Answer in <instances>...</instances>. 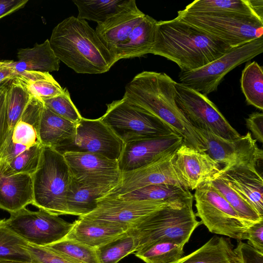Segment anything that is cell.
I'll use <instances>...</instances> for the list:
<instances>
[{
	"mask_svg": "<svg viewBox=\"0 0 263 263\" xmlns=\"http://www.w3.org/2000/svg\"><path fill=\"white\" fill-rule=\"evenodd\" d=\"M183 139L176 134L129 142L124 144L118 161L121 173L143 167L165 155L176 151Z\"/></svg>",
	"mask_w": 263,
	"mask_h": 263,
	"instance_id": "obj_17",
	"label": "cell"
},
{
	"mask_svg": "<svg viewBox=\"0 0 263 263\" xmlns=\"http://www.w3.org/2000/svg\"><path fill=\"white\" fill-rule=\"evenodd\" d=\"M26 249L34 263H77L71 259L58 254L46 247L37 246L28 243Z\"/></svg>",
	"mask_w": 263,
	"mask_h": 263,
	"instance_id": "obj_42",
	"label": "cell"
},
{
	"mask_svg": "<svg viewBox=\"0 0 263 263\" xmlns=\"http://www.w3.org/2000/svg\"><path fill=\"white\" fill-rule=\"evenodd\" d=\"M100 119L124 144L176 134L158 118L123 98L107 104Z\"/></svg>",
	"mask_w": 263,
	"mask_h": 263,
	"instance_id": "obj_6",
	"label": "cell"
},
{
	"mask_svg": "<svg viewBox=\"0 0 263 263\" xmlns=\"http://www.w3.org/2000/svg\"><path fill=\"white\" fill-rule=\"evenodd\" d=\"M44 106L42 100L31 97L14 128L11 142L23 145L28 148L41 144L39 127Z\"/></svg>",
	"mask_w": 263,
	"mask_h": 263,
	"instance_id": "obj_28",
	"label": "cell"
},
{
	"mask_svg": "<svg viewBox=\"0 0 263 263\" xmlns=\"http://www.w3.org/2000/svg\"><path fill=\"white\" fill-rule=\"evenodd\" d=\"M63 155L72 178L82 184L115 187L120 180L117 160L89 153L67 152Z\"/></svg>",
	"mask_w": 263,
	"mask_h": 263,
	"instance_id": "obj_15",
	"label": "cell"
},
{
	"mask_svg": "<svg viewBox=\"0 0 263 263\" xmlns=\"http://www.w3.org/2000/svg\"><path fill=\"white\" fill-rule=\"evenodd\" d=\"M174 163L191 190L216 177L222 168L205 152L183 144L176 152Z\"/></svg>",
	"mask_w": 263,
	"mask_h": 263,
	"instance_id": "obj_19",
	"label": "cell"
},
{
	"mask_svg": "<svg viewBox=\"0 0 263 263\" xmlns=\"http://www.w3.org/2000/svg\"><path fill=\"white\" fill-rule=\"evenodd\" d=\"M157 23L156 20L145 14L126 40L111 51L115 63L121 59L150 53L155 43Z\"/></svg>",
	"mask_w": 263,
	"mask_h": 263,
	"instance_id": "obj_23",
	"label": "cell"
},
{
	"mask_svg": "<svg viewBox=\"0 0 263 263\" xmlns=\"http://www.w3.org/2000/svg\"><path fill=\"white\" fill-rule=\"evenodd\" d=\"M0 62H1V61H0Z\"/></svg>",
	"mask_w": 263,
	"mask_h": 263,
	"instance_id": "obj_51",
	"label": "cell"
},
{
	"mask_svg": "<svg viewBox=\"0 0 263 263\" xmlns=\"http://www.w3.org/2000/svg\"><path fill=\"white\" fill-rule=\"evenodd\" d=\"M65 238L72 239L98 248L127 233L130 228L118 223L83 217L73 222Z\"/></svg>",
	"mask_w": 263,
	"mask_h": 263,
	"instance_id": "obj_21",
	"label": "cell"
},
{
	"mask_svg": "<svg viewBox=\"0 0 263 263\" xmlns=\"http://www.w3.org/2000/svg\"><path fill=\"white\" fill-rule=\"evenodd\" d=\"M71 178L63 155L43 146L37 168L32 175V205L55 215H69L67 194Z\"/></svg>",
	"mask_w": 263,
	"mask_h": 263,
	"instance_id": "obj_5",
	"label": "cell"
},
{
	"mask_svg": "<svg viewBox=\"0 0 263 263\" xmlns=\"http://www.w3.org/2000/svg\"><path fill=\"white\" fill-rule=\"evenodd\" d=\"M124 146V143L100 118L82 117L77 123L73 142L58 152L62 154L67 152L93 153L118 161Z\"/></svg>",
	"mask_w": 263,
	"mask_h": 263,
	"instance_id": "obj_13",
	"label": "cell"
},
{
	"mask_svg": "<svg viewBox=\"0 0 263 263\" xmlns=\"http://www.w3.org/2000/svg\"><path fill=\"white\" fill-rule=\"evenodd\" d=\"M178 18L217 37L231 47L263 36V22L254 16L178 12Z\"/></svg>",
	"mask_w": 263,
	"mask_h": 263,
	"instance_id": "obj_8",
	"label": "cell"
},
{
	"mask_svg": "<svg viewBox=\"0 0 263 263\" xmlns=\"http://www.w3.org/2000/svg\"><path fill=\"white\" fill-rule=\"evenodd\" d=\"M184 247L173 241H160L140 249L135 254L145 263H174L184 256Z\"/></svg>",
	"mask_w": 263,
	"mask_h": 263,
	"instance_id": "obj_36",
	"label": "cell"
},
{
	"mask_svg": "<svg viewBox=\"0 0 263 263\" xmlns=\"http://www.w3.org/2000/svg\"><path fill=\"white\" fill-rule=\"evenodd\" d=\"M125 0H73L79 13L78 18L100 24L114 14Z\"/></svg>",
	"mask_w": 263,
	"mask_h": 263,
	"instance_id": "obj_37",
	"label": "cell"
},
{
	"mask_svg": "<svg viewBox=\"0 0 263 263\" xmlns=\"http://www.w3.org/2000/svg\"><path fill=\"white\" fill-rule=\"evenodd\" d=\"M263 52V36L231 48L218 59L199 69L179 75L180 83L203 95L215 91L224 77L237 66Z\"/></svg>",
	"mask_w": 263,
	"mask_h": 263,
	"instance_id": "obj_9",
	"label": "cell"
},
{
	"mask_svg": "<svg viewBox=\"0 0 263 263\" xmlns=\"http://www.w3.org/2000/svg\"><path fill=\"white\" fill-rule=\"evenodd\" d=\"M76 125L77 123L58 116L44 105L39 127L41 144L43 146L58 151L73 142Z\"/></svg>",
	"mask_w": 263,
	"mask_h": 263,
	"instance_id": "obj_24",
	"label": "cell"
},
{
	"mask_svg": "<svg viewBox=\"0 0 263 263\" xmlns=\"http://www.w3.org/2000/svg\"><path fill=\"white\" fill-rule=\"evenodd\" d=\"M49 41L55 56L77 73H104L115 63L95 30L77 17L71 16L59 23Z\"/></svg>",
	"mask_w": 263,
	"mask_h": 263,
	"instance_id": "obj_3",
	"label": "cell"
},
{
	"mask_svg": "<svg viewBox=\"0 0 263 263\" xmlns=\"http://www.w3.org/2000/svg\"><path fill=\"white\" fill-rule=\"evenodd\" d=\"M203 141L205 152L223 166L247 164L257 167L262 163L263 152L250 132L232 140L219 137L209 132L196 128Z\"/></svg>",
	"mask_w": 263,
	"mask_h": 263,
	"instance_id": "obj_14",
	"label": "cell"
},
{
	"mask_svg": "<svg viewBox=\"0 0 263 263\" xmlns=\"http://www.w3.org/2000/svg\"><path fill=\"white\" fill-rule=\"evenodd\" d=\"M42 148V144H37L26 149L9 163L0 165V173L5 176L19 174L32 175L37 168Z\"/></svg>",
	"mask_w": 263,
	"mask_h": 263,
	"instance_id": "obj_40",
	"label": "cell"
},
{
	"mask_svg": "<svg viewBox=\"0 0 263 263\" xmlns=\"http://www.w3.org/2000/svg\"><path fill=\"white\" fill-rule=\"evenodd\" d=\"M28 0H0V18L23 8Z\"/></svg>",
	"mask_w": 263,
	"mask_h": 263,
	"instance_id": "obj_47",
	"label": "cell"
},
{
	"mask_svg": "<svg viewBox=\"0 0 263 263\" xmlns=\"http://www.w3.org/2000/svg\"><path fill=\"white\" fill-rule=\"evenodd\" d=\"M246 125L251 131L255 140L263 142V114L255 112L250 115L246 119Z\"/></svg>",
	"mask_w": 263,
	"mask_h": 263,
	"instance_id": "obj_46",
	"label": "cell"
},
{
	"mask_svg": "<svg viewBox=\"0 0 263 263\" xmlns=\"http://www.w3.org/2000/svg\"><path fill=\"white\" fill-rule=\"evenodd\" d=\"M32 175L19 174L5 176L0 173V209L10 214L33 202Z\"/></svg>",
	"mask_w": 263,
	"mask_h": 263,
	"instance_id": "obj_22",
	"label": "cell"
},
{
	"mask_svg": "<svg viewBox=\"0 0 263 263\" xmlns=\"http://www.w3.org/2000/svg\"><path fill=\"white\" fill-rule=\"evenodd\" d=\"M4 220H0V261L32 262L28 243L7 228Z\"/></svg>",
	"mask_w": 263,
	"mask_h": 263,
	"instance_id": "obj_35",
	"label": "cell"
},
{
	"mask_svg": "<svg viewBox=\"0 0 263 263\" xmlns=\"http://www.w3.org/2000/svg\"><path fill=\"white\" fill-rule=\"evenodd\" d=\"M31 96L43 101L61 95L64 89L49 72L26 71L17 73Z\"/></svg>",
	"mask_w": 263,
	"mask_h": 263,
	"instance_id": "obj_32",
	"label": "cell"
},
{
	"mask_svg": "<svg viewBox=\"0 0 263 263\" xmlns=\"http://www.w3.org/2000/svg\"><path fill=\"white\" fill-rule=\"evenodd\" d=\"M241 90L249 105L263 109V69L257 62H249L240 78Z\"/></svg>",
	"mask_w": 263,
	"mask_h": 263,
	"instance_id": "obj_34",
	"label": "cell"
},
{
	"mask_svg": "<svg viewBox=\"0 0 263 263\" xmlns=\"http://www.w3.org/2000/svg\"><path fill=\"white\" fill-rule=\"evenodd\" d=\"M176 151L140 168L121 173L118 184L104 197H114L156 184H170L189 190L174 163Z\"/></svg>",
	"mask_w": 263,
	"mask_h": 263,
	"instance_id": "obj_12",
	"label": "cell"
},
{
	"mask_svg": "<svg viewBox=\"0 0 263 263\" xmlns=\"http://www.w3.org/2000/svg\"><path fill=\"white\" fill-rule=\"evenodd\" d=\"M176 84L165 73L144 71L126 85L123 98L162 121L182 138L183 144L205 152L203 140L176 103Z\"/></svg>",
	"mask_w": 263,
	"mask_h": 263,
	"instance_id": "obj_1",
	"label": "cell"
},
{
	"mask_svg": "<svg viewBox=\"0 0 263 263\" xmlns=\"http://www.w3.org/2000/svg\"><path fill=\"white\" fill-rule=\"evenodd\" d=\"M175 101L194 128L209 132L227 140L240 136L206 96L176 82Z\"/></svg>",
	"mask_w": 263,
	"mask_h": 263,
	"instance_id": "obj_10",
	"label": "cell"
},
{
	"mask_svg": "<svg viewBox=\"0 0 263 263\" xmlns=\"http://www.w3.org/2000/svg\"><path fill=\"white\" fill-rule=\"evenodd\" d=\"M248 243L263 253V220L250 224L247 230Z\"/></svg>",
	"mask_w": 263,
	"mask_h": 263,
	"instance_id": "obj_45",
	"label": "cell"
},
{
	"mask_svg": "<svg viewBox=\"0 0 263 263\" xmlns=\"http://www.w3.org/2000/svg\"><path fill=\"white\" fill-rule=\"evenodd\" d=\"M6 227L28 243L46 247L65 238L73 223L42 210L24 208L10 214Z\"/></svg>",
	"mask_w": 263,
	"mask_h": 263,
	"instance_id": "obj_11",
	"label": "cell"
},
{
	"mask_svg": "<svg viewBox=\"0 0 263 263\" xmlns=\"http://www.w3.org/2000/svg\"><path fill=\"white\" fill-rule=\"evenodd\" d=\"M46 247L77 263H100L96 248L74 239L64 238Z\"/></svg>",
	"mask_w": 263,
	"mask_h": 263,
	"instance_id": "obj_39",
	"label": "cell"
},
{
	"mask_svg": "<svg viewBox=\"0 0 263 263\" xmlns=\"http://www.w3.org/2000/svg\"><path fill=\"white\" fill-rule=\"evenodd\" d=\"M31 97L25 85L18 77H17L9 82L7 102L9 129L5 149L11 142L14 128L21 118Z\"/></svg>",
	"mask_w": 263,
	"mask_h": 263,
	"instance_id": "obj_30",
	"label": "cell"
},
{
	"mask_svg": "<svg viewBox=\"0 0 263 263\" xmlns=\"http://www.w3.org/2000/svg\"><path fill=\"white\" fill-rule=\"evenodd\" d=\"M235 250L242 263H263V253L256 250L248 243L238 241Z\"/></svg>",
	"mask_w": 263,
	"mask_h": 263,
	"instance_id": "obj_44",
	"label": "cell"
},
{
	"mask_svg": "<svg viewBox=\"0 0 263 263\" xmlns=\"http://www.w3.org/2000/svg\"><path fill=\"white\" fill-rule=\"evenodd\" d=\"M248 225L263 220L256 209L219 174L209 181Z\"/></svg>",
	"mask_w": 263,
	"mask_h": 263,
	"instance_id": "obj_31",
	"label": "cell"
},
{
	"mask_svg": "<svg viewBox=\"0 0 263 263\" xmlns=\"http://www.w3.org/2000/svg\"><path fill=\"white\" fill-rule=\"evenodd\" d=\"M232 48L217 37L176 17L157 21L150 53L175 63L181 71L201 68Z\"/></svg>",
	"mask_w": 263,
	"mask_h": 263,
	"instance_id": "obj_2",
	"label": "cell"
},
{
	"mask_svg": "<svg viewBox=\"0 0 263 263\" xmlns=\"http://www.w3.org/2000/svg\"><path fill=\"white\" fill-rule=\"evenodd\" d=\"M9 82L0 85V158L5 149L8 134L7 102Z\"/></svg>",
	"mask_w": 263,
	"mask_h": 263,
	"instance_id": "obj_43",
	"label": "cell"
},
{
	"mask_svg": "<svg viewBox=\"0 0 263 263\" xmlns=\"http://www.w3.org/2000/svg\"><path fill=\"white\" fill-rule=\"evenodd\" d=\"M17 61H9V65L17 73L26 71L49 72L59 70L60 61L52 50L49 40L35 44L33 48L19 49Z\"/></svg>",
	"mask_w": 263,
	"mask_h": 263,
	"instance_id": "obj_25",
	"label": "cell"
},
{
	"mask_svg": "<svg viewBox=\"0 0 263 263\" xmlns=\"http://www.w3.org/2000/svg\"><path fill=\"white\" fill-rule=\"evenodd\" d=\"M183 10L191 13L237 14L257 17L251 10L247 0H196L187 5Z\"/></svg>",
	"mask_w": 263,
	"mask_h": 263,
	"instance_id": "obj_33",
	"label": "cell"
},
{
	"mask_svg": "<svg viewBox=\"0 0 263 263\" xmlns=\"http://www.w3.org/2000/svg\"><path fill=\"white\" fill-rule=\"evenodd\" d=\"M193 202V200H191L182 207L167 205L160 208L130 228L128 231L139 242L137 251L160 241L183 245L188 242L194 230L201 223L196 218Z\"/></svg>",
	"mask_w": 263,
	"mask_h": 263,
	"instance_id": "obj_4",
	"label": "cell"
},
{
	"mask_svg": "<svg viewBox=\"0 0 263 263\" xmlns=\"http://www.w3.org/2000/svg\"><path fill=\"white\" fill-rule=\"evenodd\" d=\"M44 105L58 116L74 123L82 119L79 111L73 103L66 88L59 96L43 101Z\"/></svg>",
	"mask_w": 263,
	"mask_h": 263,
	"instance_id": "obj_41",
	"label": "cell"
},
{
	"mask_svg": "<svg viewBox=\"0 0 263 263\" xmlns=\"http://www.w3.org/2000/svg\"><path fill=\"white\" fill-rule=\"evenodd\" d=\"M174 263H242L229 238L214 236Z\"/></svg>",
	"mask_w": 263,
	"mask_h": 263,
	"instance_id": "obj_26",
	"label": "cell"
},
{
	"mask_svg": "<svg viewBox=\"0 0 263 263\" xmlns=\"http://www.w3.org/2000/svg\"><path fill=\"white\" fill-rule=\"evenodd\" d=\"M219 175L263 216V179L257 167L247 164L223 166Z\"/></svg>",
	"mask_w": 263,
	"mask_h": 263,
	"instance_id": "obj_20",
	"label": "cell"
},
{
	"mask_svg": "<svg viewBox=\"0 0 263 263\" xmlns=\"http://www.w3.org/2000/svg\"><path fill=\"white\" fill-rule=\"evenodd\" d=\"M145 15L135 0H125L114 14L104 22L97 24L95 31L111 53L115 47L126 40Z\"/></svg>",
	"mask_w": 263,
	"mask_h": 263,
	"instance_id": "obj_18",
	"label": "cell"
},
{
	"mask_svg": "<svg viewBox=\"0 0 263 263\" xmlns=\"http://www.w3.org/2000/svg\"><path fill=\"white\" fill-rule=\"evenodd\" d=\"M114 187L111 185L83 184L72 177L67 194L69 215L81 217L91 213L96 209L98 200Z\"/></svg>",
	"mask_w": 263,
	"mask_h": 263,
	"instance_id": "obj_27",
	"label": "cell"
},
{
	"mask_svg": "<svg viewBox=\"0 0 263 263\" xmlns=\"http://www.w3.org/2000/svg\"><path fill=\"white\" fill-rule=\"evenodd\" d=\"M194 198L196 216L210 232L238 241L247 239L249 226L209 181L197 187Z\"/></svg>",
	"mask_w": 263,
	"mask_h": 263,
	"instance_id": "obj_7",
	"label": "cell"
},
{
	"mask_svg": "<svg viewBox=\"0 0 263 263\" xmlns=\"http://www.w3.org/2000/svg\"><path fill=\"white\" fill-rule=\"evenodd\" d=\"M18 77L17 73L9 65V61L0 62V85Z\"/></svg>",
	"mask_w": 263,
	"mask_h": 263,
	"instance_id": "obj_48",
	"label": "cell"
},
{
	"mask_svg": "<svg viewBox=\"0 0 263 263\" xmlns=\"http://www.w3.org/2000/svg\"><path fill=\"white\" fill-rule=\"evenodd\" d=\"M139 242L136 236L128 231L116 239L97 248L100 263H118L128 255L135 253Z\"/></svg>",
	"mask_w": 263,
	"mask_h": 263,
	"instance_id": "obj_38",
	"label": "cell"
},
{
	"mask_svg": "<svg viewBox=\"0 0 263 263\" xmlns=\"http://www.w3.org/2000/svg\"><path fill=\"white\" fill-rule=\"evenodd\" d=\"M0 263H34V262H18V261H1Z\"/></svg>",
	"mask_w": 263,
	"mask_h": 263,
	"instance_id": "obj_50",
	"label": "cell"
},
{
	"mask_svg": "<svg viewBox=\"0 0 263 263\" xmlns=\"http://www.w3.org/2000/svg\"><path fill=\"white\" fill-rule=\"evenodd\" d=\"M97 203L95 210L81 217L116 222L130 228L160 208L167 205L182 207L162 201L126 200L119 197H103Z\"/></svg>",
	"mask_w": 263,
	"mask_h": 263,
	"instance_id": "obj_16",
	"label": "cell"
},
{
	"mask_svg": "<svg viewBox=\"0 0 263 263\" xmlns=\"http://www.w3.org/2000/svg\"><path fill=\"white\" fill-rule=\"evenodd\" d=\"M114 197L126 200L162 201L178 206H183L193 200V196L189 189L165 183L147 185Z\"/></svg>",
	"mask_w": 263,
	"mask_h": 263,
	"instance_id": "obj_29",
	"label": "cell"
},
{
	"mask_svg": "<svg viewBox=\"0 0 263 263\" xmlns=\"http://www.w3.org/2000/svg\"><path fill=\"white\" fill-rule=\"evenodd\" d=\"M251 10L255 15L263 22V1L247 0Z\"/></svg>",
	"mask_w": 263,
	"mask_h": 263,
	"instance_id": "obj_49",
	"label": "cell"
}]
</instances>
